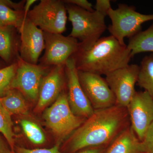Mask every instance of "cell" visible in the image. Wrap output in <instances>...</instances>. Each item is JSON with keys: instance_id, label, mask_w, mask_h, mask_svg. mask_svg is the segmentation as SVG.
<instances>
[{"instance_id": "6da1fadb", "label": "cell", "mask_w": 153, "mask_h": 153, "mask_svg": "<svg viewBox=\"0 0 153 153\" xmlns=\"http://www.w3.org/2000/svg\"><path fill=\"white\" fill-rule=\"evenodd\" d=\"M130 126L126 107L114 105L94 110L68 137L66 150L74 153L91 147L108 146Z\"/></svg>"}, {"instance_id": "7a4b0ae2", "label": "cell", "mask_w": 153, "mask_h": 153, "mask_svg": "<svg viewBox=\"0 0 153 153\" xmlns=\"http://www.w3.org/2000/svg\"><path fill=\"white\" fill-rule=\"evenodd\" d=\"M78 71L105 75L127 66L131 58L127 46L113 36L100 38L87 49L79 48L71 57Z\"/></svg>"}, {"instance_id": "3957f363", "label": "cell", "mask_w": 153, "mask_h": 153, "mask_svg": "<svg viewBox=\"0 0 153 153\" xmlns=\"http://www.w3.org/2000/svg\"><path fill=\"white\" fill-rule=\"evenodd\" d=\"M65 4L68 19L72 25L69 36L80 41L79 48H90L107 29L106 16L96 11L90 12L73 5Z\"/></svg>"}, {"instance_id": "277c9868", "label": "cell", "mask_w": 153, "mask_h": 153, "mask_svg": "<svg viewBox=\"0 0 153 153\" xmlns=\"http://www.w3.org/2000/svg\"><path fill=\"white\" fill-rule=\"evenodd\" d=\"M43 118L48 128L58 138L59 144L70 136L85 120L76 116L72 112L65 91L61 93L51 106L46 108Z\"/></svg>"}, {"instance_id": "5b68a950", "label": "cell", "mask_w": 153, "mask_h": 153, "mask_svg": "<svg viewBox=\"0 0 153 153\" xmlns=\"http://www.w3.org/2000/svg\"><path fill=\"white\" fill-rule=\"evenodd\" d=\"M27 19L45 33L62 34L68 19L62 0H41L27 14Z\"/></svg>"}, {"instance_id": "8992f818", "label": "cell", "mask_w": 153, "mask_h": 153, "mask_svg": "<svg viewBox=\"0 0 153 153\" xmlns=\"http://www.w3.org/2000/svg\"><path fill=\"white\" fill-rule=\"evenodd\" d=\"M108 16L111 22L108 30L111 36L123 45L126 44L125 38L133 37L141 31L143 23L153 21V14L140 13L134 6L125 4H120L115 10L111 9Z\"/></svg>"}, {"instance_id": "52a82bcc", "label": "cell", "mask_w": 153, "mask_h": 153, "mask_svg": "<svg viewBox=\"0 0 153 153\" xmlns=\"http://www.w3.org/2000/svg\"><path fill=\"white\" fill-rule=\"evenodd\" d=\"M17 62L16 72L11 84V88L19 91L31 101H37L41 82L51 67L39 63H27L21 59L19 55Z\"/></svg>"}, {"instance_id": "ba28073f", "label": "cell", "mask_w": 153, "mask_h": 153, "mask_svg": "<svg viewBox=\"0 0 153 153\" xmlns=\"http://www.w3.org/2000/svg\"><path fill=\"white\" fill-rule=\"evenodd\" d=\"M45 52L39 60V64L52 67L64 65L76 52L79 45L77 40L62 34L44 32Z\"/></svg>"}, {"instance_id": "9c48e42d", "label": "cell", "mask_w": 153, "mask_h": 153, "mask_svg": "<svg viewBox=\"0 0 153 153\" xmlns=\"http://www.w3.org/2000/svg\"><path fill=\"white\" fill-rule=\"evenodd\" d=\"M139 66L131 64L105 75V80L114 94L116 105L126 107L136 92Z\"/></svg>"}, {"instance_id": "30bf717a", "label": "cell", "mask_w": 153, "mask_h": 153, "mask_svg": "<svg viewBox=\"0 0 153 153\" xmlns=\"http://www.w3.org/2000/svg\"><path fill=\"white\" fill-rule=\"evenodd\" d=\"M78 76L81 87L94 110L116 105L114 94L101 75L78 71Z\"/></svg>"}, {"instance_id": "8fae6325", "label": "cell", "mask_w": 153, "mask_h": 153, "mask_svg": "<svg viewBox=\"0 0 153 153\" xmlns=\"http://www.w3.org/2000/svg\"><path fill=\"white\" fill-rule=\"evenodd\" d=\"M67 99L72 112L76 116L86 119L94 112L92 105L85 95L79 82L78 71L72 57L65 65Z\"/></svg>"}, {"instance_id": "7c38bea8", "label": "cell", "mask_w": 153, "mask_h": 153, "mask_svg": "<svg viewBox=\"0 0 153 153\" xmlns=\"http://www.w3.org/2000/svg\"><path fill=\"white\" fill-rule=\"evenodd\" d=\"M127 108L131 126L142 141L153 122V97L144 91H136Z\"/></svg>"}, {"instance_id": "4fadbf2b", "label": "cell", "mask_w": 153, "mask_h": 153, "mask_svg": "<svg viewBox=\"0 0 153 153\" xmlns=\"http://www.w3.org/2000/svg\"><path fill=\"white\" fill-rule=\"evenodd\" d=\"M19 33V57L25 62L38 64L45 49L44 32L27 18Z\"/></svg>"}, {"instance_id": "5bb4252c", "label": "cell", "mask_w": 153, "mask_h": 153, "mask_svg": "<svg viewBox=\"0 0 153 153\" xmlns=\"http://www.w3.org/2000/svg\"><path fill=\"white\" fill-rule=\"evenodd\" d=\"M66 85L65 65L51 67L42 80L39 90L36 111L40 112L54 102Z\"/></svg>"}, {"instance_id": "9a60e30c", "label": "cell", "mask_w": 153, "mask_h": 153, "mask_svg": "<svg viewBox=\"0 0 153 153\" xmlns=\"http://www.w3.org/2000/svg\"><path fill=\"white\" fill-rule=\"evenodd\" d=\"M105 153H145L141 141L131 126L108 147Z\"/></svg>"}, {"instance_id": "2e32d148", "label": "cell", "mask_w": 153, "mask_h": 153, "mask_svg": "<svg viewBox=\"0 0 153 153\" xmlns=\"http://www.w3.org/2000/svg\"><path fill=\"white\" fill-rule=\"evenodd\" d=\"M17 30L13 27H0V57L10 65L15 56L19 55L20 40L15 33Z\"/></svg>"}, {"instance_id": "e0dca14e", "label": "cell", "mask_w": 153, "mask_h": 153, "mask_svg": "<svg viewBox=\"0 0 153 153\" xmlns=\"http://www.w3.org/2000/svg\"><path fill=\"white\" fill-rule=\"evenodd\" d=\"M26 97L19 91L11 88L4 96L0 98L4 108L11 115H18L23 116L29 114Z\"/></svg>"}, {"instance_id": "ac0fdd59", "label": "cell", "mask_w": 153, "mask_h": 153, "mask_svg": "<svg viewBox=\"0 0 153 153\" xmlns=\"http://www.w3.org/2000/svg\"><path fill=\"white\" fill-rule=\"evenodd\" d=\"M127 46L131 51V58L143 52L153 53V24L147 30L140 31L130 38Z\"/></svg>"}, {"instance_id": "d6986e66", "label": "cell", "mask_w": 153, "mask_h": 153, "mask_svg": "<svg viewBox=\"0 0 153 153\" xmlns=\"http://www.w3.org/2000/svg\"><path fill=\"white\" fill-rule=\"evenodd\" d=\"M26 19L25 11L15 10L6 1L0 0V27H13L19 32Z\"/></svg>"}, {"instance_id": "ffe728a7", "label": "cell", "mask_w": 153, "mask_h": 153, "mask_svg": "<svg viewBox=\"0 0 153 153\" xmlns=\"http://www.w3.org/2000/svg\"><path fill=\"white\" fill-rule=\"evenodd\" d=\"M137 84L153 97V54L145 56L139 66Z\"/></svg>"}, {"instance_id": "44dd1931", "label": "cell", "mask_w": 153, "mask_h": 153, "mask_svg": "<svg viewBox=\"0 0 153 153\" xmlns=\"http://www.w3.org/2000/svg\"><path fill=\"white\" fill-rule=\"evenodd\" d=\"M20 125L25 136L33 144L41 145L46 142V135L41 126L36 122L24 117L20 120Z\"/></svg>"}, {"instance_id": "7402d4cb", "label": "cell", "mask_w": 153, "mask_h": 153, "mask_svg": "<svg viewBox=\"0 0 153 153\" xmlns=\"http://www.w3.org/2000/svg\"><path fill=\"white\" fill-rule=\"evenodd\" d=\"M0 133L2 134L14 153V135L11 115L3 106L0 100Z\"/></svg>"}, {"instance_id": "603a6c76", "label": "cell", "mask_w": 153, "mask_h": 153, "mask_svg": "<svg viewBox=\"0 0 153 153\" xmlns=\"http://www.w3.org/2000/svg\"><path fill=\"white\" fill-rule=\"evenodd\" d=\"M17 68V61L0 69V98L4 96L11 88Z\"/></svg>"}, {"instance_id": "cb8c5ba5", "label": "cell", "mask_w": 153, "mask_h": 153, "mask_svg": "<svg viewBox=\"0 0 153 153\" xmlns=\"http://www.w3.org/2000/svg\"><path fill=\"white\" fill-rule=\"evenodd\" d=\"M60 144L50 149H30L21 147L15 146L14 153H62L59 150Z\"/></svg>"}, {"instance_id": "d4e9b609", "label": "cell", "mask_w": 153, "mask_h": 153, "mask_svg": "<svg viewBox=\"0 0 153 153\" xmlns=\"http://www.w3.org/2000/svg\"><path fill=\"white\" fill-rule=\"evenodd\" d=\"M141 141L145 153H153V122Z\"/></svg>"}, {"instance_id": "484cf974", "label": "cell", "mask_w": 153, "mask_h": 153, "mask_svg": "<svg viewBox=\"0 0 153 153\" xmlns=\"http://www.w3.org/2000/svg\"><path fill=\"white\" fill-rule=\"evenodd\" d=\"M94 10L99 13L104 15L105 16H108V12L112 9L109 0H97L94 7Z\"/></svg>"}, {"instance_id": "4316f807", "label": "cell", "mask_w": 153, "mask_h": 153, "mask_svg": "<svg viewBox=\"0 0 153 153\" xmlns=\"http://www.w3.org/2000/svg\"><path fill=\"white\" fill-rule=\"evenodd\" d=\"M65 4L73 5L86 10L93 12L94 11L93 5L87 0H62Z\"/></svg>"}, {"instance_id": "83f0119b", "label": "cell", "mask_w": 153, "mask_h": 153, "mask_svg": "<svg viewBox=\"0 0 153 153\" xmlns=\"http://www.w3.org/2000/svg\"><path fill=\"white\" fill-rule=\"evenodd\" d=\"M108 146H98L86 148L78 151L77 153H105Z\"/></svg>"}, {"instance_id": "f1b7e54d", "label": "cell", "mask_w": 153, "mask_h": 153, "mask_svg": "<svg viewBox=\"0 0 153 153\" xmlns=\"http://www.w3.org/2000/svg\"><path fill=\"white\" fill-rule=\"evenodd\" d=\"M0 153H13L0 135Z\"/></svg>"}, {"instance_id": "f546056e", "label": "cell", "mask_w": 153, "mask_h": 153, "mask_svg": "<svg viewBox=\"0 0 153 153\" xmlns=\"http://www.w3.org/2000/svg\"><path fill=\"white\" fill-rule=\"evenodd\" d=\"M37 1L36 0H27L25 2V6H24V11L26 17H27V14L28 12L30 11V7L33 5Z\"/></svg>"}, {"instance_id": "4dcf8cb0", "label": "cell", "mask_w": 153, "mask_h": 153, "mask_svg": "<svg viewBox=\"0 0 153 153\" xmlns=\"http://www.w3.org/2000/svg\"><path fill=\"white\" fill-rule=\"evenodd\" d=\"M4 67H5V66H4V64L0 62V69H1V68H4Z\"/></svg>"}]
</instances>
